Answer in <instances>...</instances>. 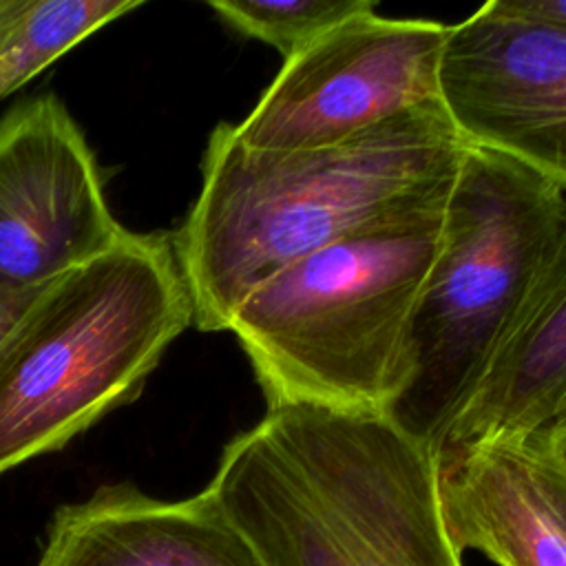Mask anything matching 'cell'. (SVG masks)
Wrapping results in <instances>:
<instances>
[{
	"mask_svg": "<svg viewBox=\"0 0 566 566\" xmlns=\"http://www.w3.org/2000/svg\"><path fill=\"white\" fill-rule=\"evenodd\" d=\"M210 9L245 38L274 46L283 62L345 20L376 9L374 0H212Z\"/></svg>",
	"mask_w": 566,
	"mask_h": 566,
	"instance_id": "cell-13",
	"label": "cell"
},
{
	"mask_svg": "<svg viewBox=\"0 0 566 566\" xmlns=\"http://www.w3.org/2000/svg\"><path fill=\"white\" fill-rule=\"evenodd\" d=\"M206 493L263 566H462L433 449L385 413L272 407Z\"/></svg>",
	"mask_w": 566,
	"mask_h": 566,
	"instance_id": "cell-2",
	"label": "cell"
},
{
	"mask_svg": "<svg viewBox=\"0 0 566 566\" xmlns=\"http://www.w3.org/2000/svg\"><path fill=\"white\" fill-rule=\"evenodd\" d=\"M566 418V210L544 272L442 447L544 433Z\"/></svg>",
	"mask_w": 566,
	"mask_h": 566,
	"instance_id": "cell-11",
	"label": "cell"
},
{
	"mask_svg": "<svg viewBox=\"0 0 566 566\" xmlns=\"http://www.w3.org/2000/svg\"><path fill=\"white\" fill-rule=\"evenodd\" d=\"M564 210L566 190L557 184L506 155L469 146L411 316V378L387 413L433 453L524 312Z\"/></svg>",
	"mask_w": 566,
	"mask_h": 566,
	"instance_id": "cell-5",
	"label": "cell"
},
{
	"mask_svg": "<svg viewBox=\"0 0 566 566\" xmlns=\"http://www.w3.org/2000/svg\"><path fill=\"white\" fill-rule=\"evenodd\" d=\"M440 102L469 146L566 190V27L482 4L449 29Z\"/></svg>",
	"mask_w": 566,
	"mask_h": 566,
	"instance_id": "cell-8",
	"label": "cell"
},
{
	"mask_svg": "<svg viewBox=\"0 0 566 566\" xmlns=\"http://www.w3.org/2000/svg\"><path fill=\"white\" fill-rule=\"evenodd\" d=\"M544 436H504L436 451L447 533L462 555L500 566H566V528L544 482Z\"/></svg>",
	"mask_w": 566,
	"mask_h": 566,
	"instance_id": "cell-9",
	"label": "cell"
},
{
	"mask_svg": "<svg viewBox=\"0 0 566 566\" xmlns=\"http://www.w3.org/2000/svg\"><path fill=\"white\" fill-rule=\"evenodd\" d=\"M137 0H0V99Z\"/></svg>",
	"mask_w": 566,
	"mask_h": 566,
	"instance_id": "cell-12",
	"label": "cell"
},
{
	"mask_svg": "<svg viewBox=\"0 0 566 566\" xmlns=\"http://www.w3.org/2000/svg\"><path fill=\"white\" fill-rule=\"evenodd\" d=\"M449 29L363 11L285 60L232 137L256 150L329 146L438 102Z\"/></svg>",
	"mask_w": 566,
	"mask_h": 566,
	"instance_id": "cell-6",
	"label": "cell"
},
{
	"mask_svg": "<svg viewBox=\"0 0 566 566\" xmlns=\"http://www.w3.org/2000/svg\"><path fill=\"white\" fill-rule=\"evenodd\" d=\"M546 447V440H544ZM544 482H546V491L551 495V502L559 515V522L566 528V473L559 469V464L555 462V458L551 455L548 447L544 453Z\"/></svg>",
	"mask_w": 566,
	"mask_h": 566,
	"instance_id": "cell-15",
	"label": "cell"
},
{
	"mask_svg": "<svg viewBox=\"0 0 566 566\" xmlns=\"http://www.w3.org/2000/svg\"><path fill=\"white\" fill-rule=\"evenodd\" d=\"M447 197L290 263L237 307L228 329L270 409L391 411L411 378V316L442 241Z\"/></svg>",
	"mask_w": 566,
	"mask_h": 566,
	"instance_id": "cell-3",
	"label": "cell"
},
{
	"mask_svg": "<svg viewBox=\"0 0 566 566\" xmlns=\"http://www.w3.org/2000/svg\"><path fill=\"white\" fill-rule=\"evenodd\" d=\"M35 566H263L214 500H155L130 484L60 506Z\"/></svg>",
	"mask_w": 566,
	"mask_h": 566,
	"instance_id": "cell-10",
	"label": "cell"
},
{
	"mask_svg": "<svg viewBox=\"0 0 566 566\" xmlns=\"http://www.w3.org/2000/svg\"><path fill=\"white\" fill-rule=\"evenodd\" d=\"M35 292H13V290H2L0 287V340L4 338V334L13 327V323L22 316V312L29 307V303L33 301Z\"/></svg>",
	"mask_w": 566,
	"mask_h": 566,
	"instance_id": "cell-16",
	"label": "cell"
},
{
	"mask_svg": "<svg viewBox=\"0 0 566 566\" xmlns=\"http://www.w3.org/2000/svg\"><path fill=\"white\" fill-rule=\"evenodd\" d=\"M495 2L500 4V9L509 13L566 27V0H495Z\"/></svg>",
	"mask_w": 566,
	"mask_h": 566,
	"instance_id": "cell-14",
	"label": "cell"
},
{
	"mask_svg": "<svg viewBox=\"0 0 566 566\" xmlns=\"http://www.w3.org/2000/svg\"><path fill=\"white\" fill-rule=\"evenodd\" d=\"M469 144L442 102L329 146L256 150L219 124L175 254L203 332L290 263L449 195Z\"/></svg>",
	"mask_w": 566,
	"mask_h": 566,
	"instance_id": "cell-1",
	"label": "cell"
},
{
	"mask_svg": "<svg viewBox=\"0 0 566 566\" xmlns=\"http://www.w3.org/2000/svg\"><path fill=\"white\" fill-rule=\"evenodd\" d=\"M542 436L546 440V447H548L551 455L555 458L559 469L566 473V418L562 422L553 424L551 429H546Z\"/></svg>",
	"mask_w": 566,
	"mask_h": 566,
	"instance_id": "cell-17",
	"label": "cell"
},
{
	"mask_svg": "<svg viewBox=\"0 0 566 566\" xmlns=\"http://www.w3.org/2000/svg\"><path fill=\"white\" fill-rule=\"evenodd\" d=\"M192 323L175 243L126 234L42 287L0 340V475L130 400Z\"/></svg>",
	"mask_w": 566,
	"mask_h": 566,
	"instance_id": "cell-4",
	"label": "cell"
},
{
	"mask_svg": "<svg viewBox=\"0 0 566 566\" xmlns=\"http://www.w3.org/2000/svg\"><path fill=\"white\" fill-rule=\"evenodd\" d=\"M124 234L62 102L46 95L11 111L0 122V287L42 290Z\"/></svg>",
	"mask_w": 566,
	"mask_h": 566,
	"instance_id": "cell-7",
	"label": "cell"
}]
</instances>
